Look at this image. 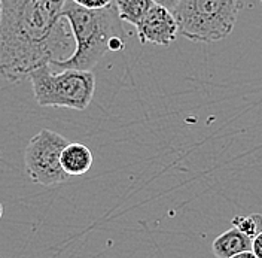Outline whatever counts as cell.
Segmentation results:
<instances>
[{
  "label": "cell",
  "mask_w": 262,
  "mask_h": 258,
  "mask_svg": "<svg viewBox=\"0 0 262 258\" xmlns=\"http://www.w3.org/2000/svg\"><path fill=\"white\" fill-rule=\"evenodd\" d=\"M69 144L64 136L43 129L34 134L24 151V163L27 176L34 184L43 187H55L66 182L69 176L60 164L61 152Z\"/></svg>",
  "instance_id": "cell-5"
},
{
  "label": "cell",
  "mask_w": 262,
  "mask_h": 258,
  "mask_svg": "<svg viewBox=\"0 0 262 258\" xmlns=\"http://www.w3.org/2000/svg\"><path fill=\"white\" fill-rule=\"evenodd\" d=\"M232 227L242 231L247 237L253 239L259 233H262V215L261 213H252L249 216H235L232 218Z\"/></svg>",
  "instance_id": "cell-10"
},
{
  "label": "cell",
  "mask_w": 262,
  "mask_h": 258,
  "mask_svg": "<svg viewBox=\"0 0 262 258\" xmlns=\"http://www.w3.org/2000/svg\"><path fill=\"white\" fill-rule=\"evenodd\" d=\"M231 258H256L255 257V254L252 252V251H245V252H240V254H237V255H234V257Z\"/></svg>",
  "instance_id": "cell-14"
},
{
  "label": "cell",
  "mask_w": 262,
  "mask_h": 258,
  "mask_svg": "<svg viewBox=\"0 0 262 258\" xmlns=\"http://www.w3.org/2000/svg\"><path fill=\"white\" fill-rule=\"evenodd\" d=\"M0 19H2V0H0Z\"/></svg>",
  "instance_id": "cell-16"
},
{
  "label": "cell",
  "mask_w": 262,
  "mask_h": 258,
  "mask_svg": "<svg viewBox=\"0 0 262 258\" xmlns=\"http://www.w3.org/2000/svg\"><path fill=\"white\" fill-rule=\"evenodd\" d=\"M137 37L140 44H152L168 47L173 44L179 34V27L171 11L160 5H152V8L136 26Z\"/></svg>",
  "instance_id": "cell-6"
},
{
  "label": "cell",
  "mask_w": 262,
  "mask_h": 258,
  "mask_svg": "<svg viewBox=\"0 0 262 258\" xmlns=\"http://www.w3.org/2000/svg\"><path fill=\"white\" fill-rule=\"evenodd\" d=\"M66 0H2L0 80L19 82L33 70L61 62L75 39L61 9Z\"/></svg>",
  "instance_id": "cell-1"
},
{
  "label": "cell",
  "mask_w": 262,
  "mask_h": 258,
  "mask_svg": "<svg viewBox=\"0 0 262 258\" xmlns=\"http://www.w3.org/2000/svg\"><path fill=\"white\" fill-rule=\"evenodd\" d=\"M255 257L262 258V233H259L256 237L252 239V249H250Z\"/></svg>",
  "instance_id": "cell-12"
},
{
  "label": "cell",
  "mask_w": 262,
  "mask_h": 258,
  "mask_svg": "<svg viewBox=\"0 0 262 258\" xmlns=\"http://www.w3.org/2000/svg\"><path fill=\"white\" fill-rule=\"evenodd\" d=\"M75 39V51L61 62H52V69L91 70L107 51L125 48V30L118 15L114 0L109 6L91 11L66 0L61 9Z\"/></svg>",
  "instance_id": "cell-2"
},
{
  "label": "cell",
  "mask_w": 262,
  "mask_h": 258,
  "mask_svg": "<svg viewBox=\"0 0 262 258\" xmlns=\"http://www.w3.org/2000/svg\"><path fill=\"white\" fill-rule=\"evenodd\" d=\"M36 103L43 108H69L85 111L96 91V76L91 70L54 72L49 65L40 66L29 75Z\"/></svg>",
  "instance_id": "cell-4"
},
{
  "label": "cell",
  "mask_w": 262,
  "mask_h": 258,
  "mask_svg": "<svg viewBox=\"0 0 262 258\" xmlns=\"http://www.w3.org/2000/svg\"><path fill=\"white\" fill-rule=\"evenodd\" d=\"M243 5L245 0H179L173 15L183 37L212 44L231 34Z\"/></svg>",
  "instance_id": "cell-3"
},
{
  "label": "cell",
  "mask_w": 262,
  "mask_h": 258,
  "mask_svg": "<svg viewBox=\"0 0 262 258\" xmlns=\"http://www.w3.org/2000/svg\"><path fill=\"white\" fill-rule=\"evenodd\" d=\"M2 216H3V205H2V202H0V220H2Z\"/></svg>",
  "instance_id": "cell-15"
},
{
  "label": "cell",
  "mask_w": 262,
  "mask_h": 258,
  "mask_svg": "<svg viewBox=\"0 0 262 258\" xmlns=\"http://www.w3.org/2000/svg\"><path fill=\"white\" fill-rule=\"evenodd\" d=\"M114 3L121 21H125L134 27L154 5L152 0H114Z\"/></svg>",
  "instance_id": "cell-9"
},
{
  "label": "cell",
  "mask_w": 262,
  "mask_h": 258,
  "mask_svg": "<svg viewBox=\"0 0 262 258\" xmlns=\"http://www.w3.org/2000/svg\"><path fill=\"white\" fill-rule=\"evenodd\" d=\"M75 5L81 6L83 9H91V11H97L103 9L106 6H109L112 3V0H72Z\"/></svg>",
  "instance_id": "cell-11"
},
{
  "label": "cell",
  "mask_w": 262,
  "mask_h": 258,
  "mask_svg": "<svg viewBox=\"0 0 262 258\" xmlns=\"http://www.w3.org/2000/svg\"><path fill=\"white\" fill-rule=\"evenodd\" d=\"M93 152L88 146L82 144H67L61 157L60 164L67 176H82L93 166Z\"/></svg>",
  "instance_id": "cell-7"
},
{
  "label": "cell",
  "mask_w": 262,
  "mask_h": 258,
  "mask_svg": "<svg viewBox=\"0 0 262 258\" xmlns=\"http://www.w3.org/2000/svg\"><path fill=\"white\" fill-rule=\"evenodd\" d=\"M250 249H252V239L234 227L219 234L212 243V251L216 258H231Z\"/></svg>",
  "instance_id": "cell-8"
},
{
  "label": "cell",
  "mask_w": 262,
  "mask_h": 258,
  "mask_svg": "<svg viewBox=\"0 0 262 258\" xmlns=\"http://www.w3.org/2000/svg\"><path fill=\"white\" fill-rule=\"evenodd\" d=\"M155 5H160V6H163L165 9H168V11H174L176 9V6H178V3H179V0H152Z\"/></svg>",
  "instance_id": "cell-13"
}]
</instances>
